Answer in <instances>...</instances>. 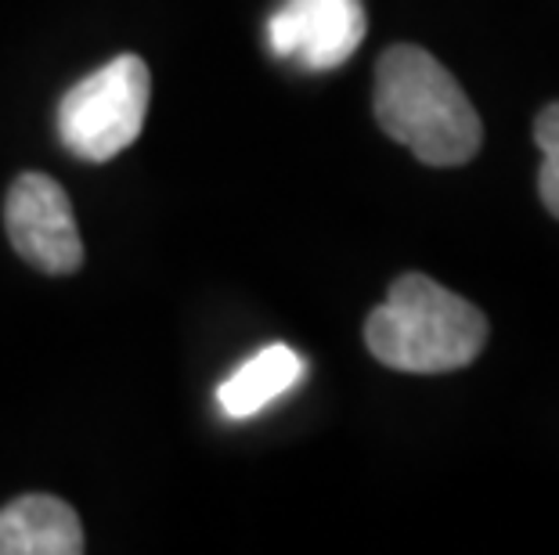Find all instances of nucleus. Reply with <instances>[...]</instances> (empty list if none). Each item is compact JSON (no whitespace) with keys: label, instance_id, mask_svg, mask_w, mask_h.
<instances>
[{"label":"nucleus","instance_id":"nucleus-1","mask_svg":"<svg viewBox=\"0 0 559 555\" xmlns=\"http://www.w3.org/2000/svg\"><path fill=\"white\" fill-rule=\"evenodd\" d=\"M376 120L426 167H462L484 141V123L459 80L415 44H394L379 58Z\"/></svg>","mask_w":559,"mask_h":555},{"label":"nucleus","instance_id":"nucleus-2","mask_svg":"<svg viewBox=\"0 0 559 555\" xmlns=\"http://www.w3.org/2000/svg\"><path fill=\"white\" fill-rule=\"evenodd\" d=\"M487 333L480 306L426 275H401L368 314L365 347L394 372L444 375L477 361Z\"/></svg>","mask_w":559,"mask_h":555},{"label":"nucleus","instance_id":"nucleus-3","mask_svg":"<svg viewBox=\"0 0 559 555\" xmlns=\"http://www.w3.org/2000/svg\"><path fill=\"white\" fill-rule=\"evenodd\" d=\"M148 94V65L138 55L112 58L66 91L58 105V137L83 162H109L141 134Z\"/></svg>","mask_w":559,"mask_h":555},{"label":"nucleus","instance_id":"nucleus-4","mask_svg":"<svg viewBox=\"0 0 559 555\" xmlns=\"http://www.w3.org/2000/svg\"><path fill=\"white\" fill-rule=\"evenodd\" d=\"M4 228L15 253L44 275H73L83 264V242L62 184L47 173H22L8 188Z\"/></svg>","mask_w":559,"mask_h":555},{"label":"nucleus","instance_id":"nucleus-5","mask_svg":"<svg viewBox=\"0 0 559 555\" xmlns=\"http://www.w3.org/2000/svg\"><path fill=\"white\" fill-rule=\"evenodd\" d=\"M361 0H285L267 22L271 51L307 69H336L365 40Z\"/></svg>","mask_w":559,"mask_h":555},{"label":"nucleus","instance_id":"nucleus-6","mask_svg":"<svg viewBox=\"0 0 559 555\" xmlns=\"http://www.w3.org/2000/svg\"><path fill=\"white\" fill-rule=\"evenodd\" d=\"M83 527L55 494H26L0 509V555H80Z\"/></svg>","mask_w":559,"mask_h":555},{"label":"nucleus","instance_id":"nucleus-7","mask_svg":"<svg viewBox=\"0 0 559 555\" xmlns=\"http://www.w3.org/2000/svg\"><path fill=\"white\" fill-rule=\"evenodd\" d=\"M300 375H304L300 353L293 347H285V342H275V347H264L260 353H253V358L217 389V400H221L224 415L249 419V415H257V411H264L271 400L289 394V389L300 383Z\"/></svg>","mask_w":559,"mask_h":555},{"label":"nucleus","instance_id":"nucleus-8","mask_svg":"<svg viewBox=\"0 0 559 555\" xmlns=\"http://www.w3.org/2000/svg\"><path fill=\"white\" fill-rule=\"evenodd\" d=\"M534 141L542 148V173H538V192H542V203L545 209L559 220V101L545 105L534 120Z\"/></svg>","mask_w":559,"mask_h":555}]
</instances>
